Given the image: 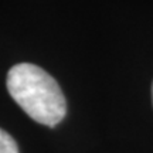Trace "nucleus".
<instances>
[{"instance_id":"f257e3e1","label":"nucleus","mask_w":153,"mask_h":153,"mask_svg":"<svg viewBox=\"0 0 153 153\" xmlns=\"http://www.w3.org/2000/svg\"><path fill=\"white\" fill-rule=\"evenodd\" d=\"M6 85L16 104L36 122L55 126L64 119L67 112L64 94L57 81L43 68L28 62L13 65Z\"/></svg>"},{"instance_id":"f03ea898","label":"nucleus","mask_w":153,"mask_h":153,"mask_svg":"<svg viewBox=\"0 0 153 153\" xmlns=\"http://www.w3.org/2000/svg\"><path fill=\"white\" fill-rule=\"evenodd\" d=\"M0 153H19L16 140L3 129H0Z\"/></svg>"},{"instance_id":"7ed1b4c3","label":"nucleus","mask_w":153,"mask_h":153,"mask_svg":"<svg viewBox=\"0 0 153 153\" xmlns=\"http://www.w3.org/2000/svg\"><path fill=\"white\" fill-rule=\"evenodd\" d=\"M152 98H153V85H152Z\"/></svg>"}]
</instances>
